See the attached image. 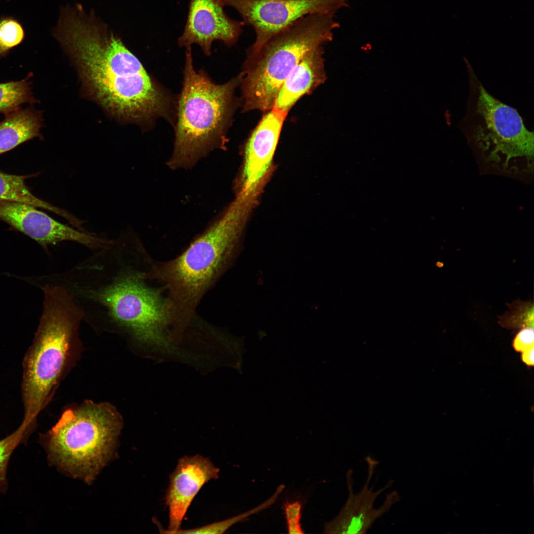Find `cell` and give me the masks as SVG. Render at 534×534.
Instances as JSON below:
<instances>
[{
  "label": "cell",
  "instance_id": "obj_1",
  "mask_svg": "<svg viewBox=\"0 0 534 534\" xmlns=\"http://www.w3.org/2000/svg\"><path fill=\"white\" fill-rule=\"evenodd\" d=\"M153 264L137 235L126 228L48 282L67 292L95 330L117 334L134 346L167 348L172 319L167 298L150 284Z\"/></svg>",
  "mask_w": 534,
  "mask_h": 534
},
{
  "label": "cell",
  "instance_id": "obj_2",
  "mask_svg": "<svg viewBox=\"0 0 534 534\" xmlns=\"http://www.w3.org/2000/svg\"><path fill=\"white\" fill-rule=\"evenodd\" d=\"M52 34L87 92L108 112L143 127L160 118L174 126L177 99L93 11L87 13L80 4L63 6Z\"/></svg>",
  "mask_w": 534,
  "mask_h": 534
},
{
  "label": "cell",
  "instance_id": "obj_3",
  "mask_svg": "<svg viewBox=\"0 0 534 534\" xmlns=\"http://www.w3.org/2000/svg\"><path fill=\"white\" fill-rule=\"evenodd\" d=\"M258 196L240 191L221 217L180 256L153 264L152 277L165 283L177 326L189 324L200 300L224 269Z\"/></svg>",
  "mask_w": 534,
  "mask_h": 534
},
{
  "label": "cell",
  "instance_id": "obj_4",
  "mask_svg": "<svg viewBox=\"0 0 534 534\" xmlns=\"http://www.w3.org/2000/svg\"><path fill=\"white\" fill-rule=\"evenodd\" d=\"M43 309L37 331L23 361V420L36 423L65 373L79 354L83 314L67 292L49 283L42 286Z\"/></svg>",
  "mask_w": 534,
  "mask_h": 534
},
{
  "label": "cell",
  "instance_id": "obj_5",
  "mask_svg": "<svg viewBox=\"0 0 534 534\" xmlns=\"http://www.w3.org/2000/svg\"><path fill=\"white\" fill-rule=\"evenodd\" d=\"M240 81L239 75L216 84L204 70L194 69L191 48H186L182 87L177 99L174 149L168 162L171 168H189L210 151L225 147Z\"/></svg>",
  "mask_w": 534,
  "mask_h": 534
},
{
  "label": "cell",
  "instance_id": "obj_6",
  "mask_svg": "<svg viewBox=\"0 0 534 534\" xmlns=\"http://www.w3.org/2000/svg\"><path fill=\"white\" fill-rule=\"evenodd\" d=\"M122 426L113 405L85 400L65 410L39 440L51 465L89 482L110 458Z\"/></svg>",
  "mask_w": 534,
  "mask_h": 534
},
{
  "label": "cell",
  "instance_id": "obj_7",
  "mask_svg": "<svg viewBox=\"0 0 534 534\" xmlns=\"http://www.w3.org/2000/svg\"><path fill=\"white\" fill-rule=\"evenodd\" d=\"M339 27L334 15H306L268 40L247 56L240 75L244 112L271 109L278 91L291 71L310 50L331 41Z\"/></svg>",
  "mask_w": 534,
  "mask_h": 534
},
{
  "label": "cell",
  "instance_id": "obj_8",
  "mask_svg": "<svg viewBox=\"0 0 534 534\" xmlns=\"http://www.w3.org/2000/svg\"><path fill=\"white\" fill-rule=\"evenodd\" d=\"M469 94L459 126L474 149L490 166L505 173L533 170L534 133L518 111L490 94L466 62Z\"/></svg>",
  "mask_w": 534,
  "mask_h": 534
},
{
  "label": "cell",
  "instance_id": "obj_9",
  "mask_svg": "<svg viewBox=\"0 0 534 534\" xmlns=\"http://www.w3.org/2000/svg\"><path fill=\"white\" fill-rule=\"evenodd\" d=\"M240 14L245 24L256 33L247 56L256 53L275 34L299 19L310 14L334 15L347 0H221Z\"/></svg>",
  "mask_w": 534,
  "mask_h": 534
},
{
  "label": "cell",
  "instance_id": "obj_10",
  "mask_svg": "<svg viewBox=\"0 0 534 534\" xmlns=\"http://www.w3.org/2000/svg\"><path fill=\"white\" fill-rule=\"evenodd\" d=\"M0 219L35 240L47 251L48 246L63 241L76 242L96 251L111 241L104 234L63 224L36 207L22 202L0 200Z\"/></svg>",
  "mask_w": 534,
  "mask_h": 534
},
{
  "label": "cell",
  "instance_id": "obj_11",
  "mask_svg": "<svg viewBox=\"0 0 534 534\" xmlns=\"http://www.w3.org/2000/svg\"><path fill=\"white\" fill-rule=\"evenodd\" d=\"M365 460L368 469L364 485L360 491L354 493L353 471L352 469L348 470L346 480L348 497L337 516L333 520L325 523V534H366L376 521L388 512L394 504L400 501V494L397 491L393 490L387 494L380 507H374L375 502L378 496L392 486L393 481L389 480L383 487L374 491L373 487H369V484L379 462L370 456H367Z\"/></svg>",
  "mask_w": 534,
  "mask_h": 534
},
{
  "label": "cell",
  "instance_id": "obj_12",
  "mask_svg": "<svg viewBox=\"0 0 534 534\" xmlns=\"http://www.w3.org/2000/svg\"><path fill=\"white\" fill-rule=\"evenodd\" d=\"M221 0H190L183 32L178 39L179 46L199 45L207 56L211 54L214 41H222L230 46L235 44L245 25L225 13Z\"/></svg>",
  "mask_w": 534,
  "mask_h": 534
},
{
  "label": "cell",
  "instance_id": "obj_13",
  "mask_svg": "<svg viewBox=\"0 0 534 534\" xmlns=\"http://www.w3.org/2000/svg\"><path fill=\"white\" fill-rule=\"evenodd\" d=\"M220 469L202 455L184 456L180 458L170 477L165 496L169 510L167 530L162 533H175L180 526L195 496L209 481L219 478Z\"/></svg>",
  "mask_w": 534,
  "mask_h": 534
},
{
  "label": "cell",
  "instance_id": "obj_14",
  "mask_svg": "<svg viewBox=\"0 0 534 534\" xmlns=\"http://www.w3.org/2000/svg\"><path fill=\"white\" fill-rule=\"evenodd\" d=\"M266 112L245 146L241 190L246 192L261 189L265 183L288 114L274 107Z\"/></svg>",
  "mask_w": 534,
  "mask_h": 534
},
{
  "label": "cell",
  "instance_id": "obj_15",
  "mask_svg": "<svg viewBox=\"0 0 534 534\" xmlns=\"http://www.w3.org/2000/svg\"><path fill=\"white\" fill-rule=\"evenodd\" d=\"M322 45L309 51L291 71L280 87L273 107L288 113L304 95L326 80Z\"/></svg>",
  "mask_w": 534,
  "mask_h": 534
},
{
  "label": "cell",
  "instance_id": "obj_16",
  "mask_svg": "<svg viewBox=\"0 0 534 534\" xmlns=\"http://www.w3.org/2000/svg\"><path fill=\"white\" fill-rule=\"evenodd\" d=\"M42 115L32 107L19 109L0 123V155L40 136Z\"/></svg>",
  "mask_w": 534,
  "mask_h": 534
},
{
  "label": "cell",
  "instance_id": "obj_17",
  "mask_svg": "<svg viewBox=\"0 0 534 534\" xmlns=\"http://www.w3.org/2000/svg\"><path fill=\"white\" fill-rule=\"evenodd\" d=\"M28 177L0 171V200L22 202L44 209L63 217L73 226L79 224L80 220L70 213L34 196L25 183Z\"/></svg>",
  "mask_w": 534,
  "mask_h": 534
},
{
  "label": "cell",
  "instance_id": "obj_18",
  "mask_svg": "<svg viewBox=\"0 0 534 534\" xmlns=\"http://www.w3.org/2000/svg\"><path fill=\"white\" fill-rule=\"evenodd\" d=\"M28 77L19 81L0 83V113L7 115L23 104L36 102Z\"/></svg>",
  "mask_w": 534,
  "mask_h": 534
},
{
  "label": "cell",
  "instance_id": "obj_19",
  "mask_svg": "<svg viewBox=\"0 0 534 534\" xmlns=\"http://www.w3.org/2000/svg\"><path fill=\"white\" fill-rule=\"evenodd\" d=\"M35 426L23 420L17 430L0 441V492L5 494L8 489L6 472L12 453L18 446L27 443Z\"/></svg>",
  "mask_w": 534,
  "mask_h": 534
},
{
  "label": "cell",
  "instance_id": "obj_20",
  "mask_svg": "<svg viewBox=\"0 0 534 534\" xmlns=\"http://www.w3.org/2000/svg\"><path fill=\"white\" fill-rule=\"evenodd\" d=\"M281 492L282 490L280 488H277L275 492L266 501L247 511L220 522H214L204 526L187 530L180 529L175 534L223 533L235 524L270 507L275 503Z\"/></svg>",
  "mask_w": 534,
  "mask_h": 534
},
{
  "label": "cell",
  "instance_id": "obj_21",
  "mask_svg": "<svg viewBox=\"0 0 534 534\" xmlns=\"http://www.w3.org/2000/svg\"><path fill=\"white\" fill-rule=\"evenodd\" d=\"M25 32L22 24L12 16L0 17V57L24 40Z\"/></svg>",
  "mask_w": 534,
  "mask_h": 534
},
{
  "label": "cell",
  "instance_id": "obj_22",
  "mask_svg": "<svg viewBox=\"0 0 534 534\" xmlns=\"http://www.w3.org/2000/svg\"><path fill=\"white\" fill-rule=\"evenodd\" d=\"M302 504L299 501L287 502L283 508L286 520L288 533L303 534L304 532L300 523L302 516Z\"/></svg>",
  "mask_w": 534,
  "mask_h": 534
},
{
  "label": "cell",
  "instance_id": "obj_23",
  "mask_svg": "<svg viewBox=\"0 0 534 534\" xmlns=\"http://www.w3.org/2000/svg\"><path fill=\"white\" fill-rule=\"evenodd\" d=\"M534 332L532 327H528L521 330L516 335L513 343L515 350L523 352L534 347Z\"/></svg>",
  "mask_w": 534,
  "mask_h": 534
},
{
  "label": "cell",
  "instance_id": "obj_24",
  "mask_svg": "<svg viewBox=\"0 0 534 534\" xmlns=\"http://www.w3.org/2000/svg\"><path fill=\"white\" fill-rule=\"evenodd\" d=\"M522 353V360L528 365H533L534 363V347H531Z\"/></svg>",
  "mask_w": 534,
  "mask_h": 534
}]
</instances>
